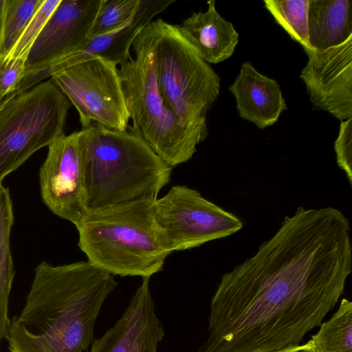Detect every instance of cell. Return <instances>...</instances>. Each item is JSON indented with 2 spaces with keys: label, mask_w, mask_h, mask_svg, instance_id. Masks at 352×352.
I'll use <instances>...</instances> for the list:
<instances>
[{
  "label": "cell",
  "mask_w": 352,
  "mask_h": 352,
  "mask_svg": "<svg viewBox=\"0 0 352 352\" xmlns=\"http://www.w3.org/2000/svg\"><path fill=\"white\" fill-rule=\"evenodd\" d=\"M349 219L299 207L256 252L223 275L197 352H275L300 344L342 295L351 272Z\"/></svg>",
  "instance_id": "1"
},
{
  "label": "cell",
  "mask_w": 352,
  "mask_h": 352,
  "mask_svg": "<svg viewBox=\"0 0 352 352\" xmlns=\"http://www.w3.org/2000/svg\"><path fill=\"white\" fill-rule=\"evenodd\" d=\"M116 286L113 275L89 261L41 262L22 311L10 320L9 352H85L102 305Z\"/></svg>",
  "instance_id": "2"
},
{
  "label": "cell",
  "mask_w": 352,
  "mask_h": 352,
  "mask_svg": "<svg viewBox=\"0 0 352 352\" xmlns=\"http://www.w3.org/2000/svg\"><path fill=\"white\" fill-rule=\"evenodd\" d=\"M79 131L88 211L156 199L173 168L138 135L92 122Z\"/></svg>",
  "instance_id": "3"
},
{
  "label": "cell",
  "mask_w": 352,
  "mask_h": 352,
  "mask_svg": "<svg viewBox=\"0 0 352 352\" xmlns=\"http://www.w3.org/2000/svg\"><path fill=\"white\" fill-rule=\"evenodd\" d=\"M142 199L89 210L76 226L87 261L113 276L148 278L172 253L153 210Z\"/></svg>",
  "instance_id": "4"
},
{
  "label": "cell",
  "mask_w": 352,
  "mask_h": 352,
  "mask_svg": "<svg viewBox=\"0 0 352 352\" xmlns=\"http://www.w3.org/2000/svg\"><path fill=\"white\" fill-rule=\"evenodd\" d=\"M135 56L120 66L129 131L141 138L171 168L190 160L207 135L184 125L165 104L156 77L151 23L135 38Z\"/></svg>",
  "instance_id": "5"
},
{
  "label": "cell",
  "mask_w": 352,
  "mask_h": 352,
  "mask_svg": "<svg viewBox=\"0 0 352 352\" xmlns=\"http://www.w3.org/2000/svg\"><path fill=\"white\" fill-rule=\"evenodd\" d=\"M151 25L156 77L165 104L184 125L208 136L206 114L219 94V76L177 25L160 18Z\"/></svg>",
  "instance_id": "6"
},
{
  "label": "cell",
  "mask_w": 352,
  "mask_h": 352,
  "mask_svg": "<svg viewBox=\"0 0 352 352\" xmlns=\"http://www.w3.org/2000/svg\"><path fill=\"white\" fill-rule=\"evenodd\" d=\"M70 107L50 80L12 96L0 110V184L36 151L64 134Z\"/></svg>",
  "instance_id": "7"
},
{
  "label": "cell",
  "mask_w": 352,
  "mask_h": 352,
  "mask_svg": "<svg viewBox=\"0 0 352 352\" xmlns=\"http://www.w3.org/2000/svg\"><path fill=\"white\" fill-rule=\"evenodd\" d=\"M117 66L93 56L50 77L77 110L82 128L96 122L110 129L127 130L130 118Z\"/></svg>",
  "instance_id": "8"
},
{
  "label": "cell",
  "mask_w": 352,
  "mask_h": 352,
  "mask_svg": "<svg viewBox=\"0 0 352 352\" xmlns=\"http://www.w3.org/2000/svg\"><path fill=\"white\" fill-rule=\"evenodd\" d=\"M153 210L172 252L229 236L243 226L237 216L184 185L173 186L156 199Z\"/></svg>",
  "instance_id": "9"
},
{
  "label": "cell",
  "mask_w": 352,
  "mask_h": 352,
  "mask_svg": "<svg viewBox=\"0 0 352 352\" xmlns=\"http://www.w3.org/2000/svg\"><path fill=\"white\" fill-rule=\"evenodd\" d=\"M47 147L39 170L43 201L53 214L76 226L88 212L79 131L64 133Z\"/></svg>",
  "instance_id": "10"
},
{
  "label": "cell",
  "mask_w": 352,
  "mask_h": 352,
  "mask_svg": "<svg viewBox=\"0 0 352 352\" xmlns=\"http://www.w3.org/2000/svg\"><path fill=\"white\" fill-rule=\"evenodd\" d=\"M174 2V0H142L137 14L124 26L89 38L78 47L27 67L16 93L28 90L54 74L93 56L102 57L119 66L124 64L131 56L130 50L139 32L155 16Z\"/></svg>",
  "instance_id": "11"
},
{
  "label": "cell",
  "mask_w": 352,
  "mask_h": 352,
  "mask_svg": "<svg viewBox=\"0 0 352 352\" xmlns=\"http://www.w3.org/2000/svg\"><path fill=\"white\" fill-rule=\"evenodd\" d=\"M304 50L309 60L300 76L314 107L340 121L351 118L352 36L324 50Z\"/></svg>",
  "instance_id": "12"
},
{
  "label": "cell",
  "mask_w": 352,
  "mask_h": 352,
  "mask_svg": "<svg viewBox=\"0 0 352 352\" xmlns=\"http://www.w3.org/2000/svg\"><path fill=\"white\" fill-rule=\"evenodd\" d=\"M149 279L142 278L122 316L93 341L90 352H157L164 331L155 313Z\"/></svg>",
  "instance_id": "13"
},
{
  "label": "cell",
  "mask_w": 352,
  "mask_h": 352,
  "mask_svg": "<svg viewBox=\"0 0 352 352\" xmlns=\"http://www.w3.org/2000/svg\"><path fill=\"white\" fill-rule=\"evenodd\" d=\"M100 3L101 0H61L34 43L27 67L82 45L89 38Z\"/></svg>",
  "instance_id": "14"
},
{
  "label": "cell",
  "mask_w": 352,
  "mask_h": 352,
  "mask_svg": "<svg viewBox=\"0 0 352 352\" xmlns=\"http://www.w3.org/2000/svg\"><path fill=\"white\" fill-rule=\"evenodd\" d=\"M229 89L235 98L240 117L261 129L276 123L287 109L278 82L259 73L248 62L241 65Z\"/></svg>",
  "instance_id": "15"
},
{
  "label": "cell",
  "mask_w": 352,
  "mask_h": 352,
  "mask_svg": "<svg viewBox=\"0 0 352 352\" xmlns=\"http://www.w3.org/2000/svg\"><path fill=\"white\" fill-rule=\"evenodd\" d=\"M205 12H193L178 25L186 41L208 64H217L229 58L239 41V34L232 23L217 12L215 1L207 2Z\"/></svg>",
  "instance_id": "16"
},
{
  "label": "cell",
  "mask_w": 352,
  "mask_h": 352,
  "mask_svg": "<svg viewBox=\"0 0 352 352\" xmlns=\"http://www.w3.org/2000/svg\"><path fill=\"white\" fill-rule=\"evenodd\" d=\"M351 0H310L308 34L311 49L322 51L352 36Z\"/></svg>",
  "instance_id": "17"
},
{
  "label": "cell",
  "mask_w": 352,
  "mask_h": 352,
  "mask_svg": "<svg viewBox=\"0 0 352 352\" xmlns=\"http://www.w3.org/2000/svg\"><path fill=\"white\" fill-rule=\"evenodd\" d=\"M14 223L12 201L8 187L0 184V344L10 327L8 302L15 271L10 249Z\"/></svg>",
  "instance_id": "18"
},
{
  "label": "cell",
  "mask_w": 352,
  "mask_h": 352,
  "mask_svg": "<svg viewBox=\"0 0 352 352\" xmlns=\"http://www.w3.org/2000/svg\"><path fill=\"white\" fill-rule=\"evenodd\" d=\"M311 341L318 352H352V302L343 298L333 316Z\"/></svg>",
  "instance_id": "19"
},
{
  "label": "cell",
  "mask_w": 352,
  "mask_h": 352,
  "mask_svg": "<svg viewBox=\"0 0 352 352\" xmlns=\"http://www.w3.org/2000/svg\"><path fill=\"white\" fill-rule=\"evenodd\" d=\"M310 0H264L265 8L303 50L310 48L308 12Z\"/></svg>",
  "instance_id": "20"
},
{
  "label": "cell",
  "mask_w": 352,
  "mask_h": 352,
  "mask_svg": "<svg viewBox=\"0 0 352 352\" xmlns=\"http://www.w3.org/2000/svg\"><path fill=\"white\" fill-rule=\"evenodd\" d=\"M0 56H6L44 0H4Z\"/></svg>",
  "instance_id": "21"
},
{
  "label": "cell",
  "mask_w": 352,
  "mask_h": 352,
  "mask_svg": "<svg viewBox=\"0 0 352 352\" xmlns=\"http://www.w3.org/2000/svg\"><path fill=\"white\" fill-rule=\"evenodd\" d=\"M141 3L142 0H101L89 38L105 34L124 26L135 16Z\"/></svg>",
  "instance_id": "22"
},
{
  "label": "cell",
  "mask_w": 352,
  "mask_h": 352,
  "mask_svg": "<svg viewBox=\"0 0 352 352\" xmlns=\"http://www.w3.org/2000/svg\"><path fill=\"white\" fill-rule=\"evenodd\" d=\"M61 0H44L41 7L4 58L27 61L29 54L48 19Z\"/></svg>",
  "instance_id": "23"
},
{
  "label": "cell",
  "mask_w": 352,
  "mask_h": 352,
  "mask_svg": "<svg viewBox=\"0 0 352 352\" xmlns=\"http://www.w3.org/2000/svg\"><path fill=\"white\" fill-rule=\"evenodd\" d=\"M26 61L0 57V102L16 93L26 70Z\"/></svg>",
  "instance_id": "24"
},
{
  "label": "cell",
  "mask_w": 352,
  "mask_h": 352,
  "mask_svg": "<svg viewBox=\"0 0 352 352\" xmlns=\"http://www.w3.org/2000/svg\"><path fill=\"white\" fill-rule=\"evenodd\" d=\"M334 148L339 167L344 171L352 184V118L341 121L339 134L335 141Z\"/></svg>",
  "instance_id": "25"
},
{
  "label": "cell",
  "mask_w": 352,
  "mask_h": 352,
  "mask_svg": "<svg viewBox=\"0 0 352 352\" xmlns=\"http://www.w3.org/2000/svg\"><path fill=\"white\" fill-rule=\"evenodd\" d=\"M275 352H318L311 340L305 344L287 347Z\"/></svg>",
  "instance_id": "26"
},
{
  "label": "cell",
  "mask_w": 352,
  "mask_h": 352,
  "mask_svg": "<svg viewBox=\"0 0 352 352\" xmlns=\"http://www.w3.org/2000/svg\"><path fill=\"white\" fill-rule=\"evenodd\" d=\"M4 0H0V52H1V43L2 36V28H3V12H4Z\"/></svg>",
  "instance_id": "27"
},
{
  "label": "cell",
  "mask_w": 352,
  "mask_h": 352,
  "mask_svg": "<svg viewBox=\"0 0 352 352\" xmlns=\"http://www.w3.org/2000/svg\"><path fill=\"white\" fill-rule=\"evenodd\" d=\"M9 98H6L4 100L0 102V110L4 107V105L8 102Z\"/></svg>",
  "instance_id": "28"
}]
</instances>
